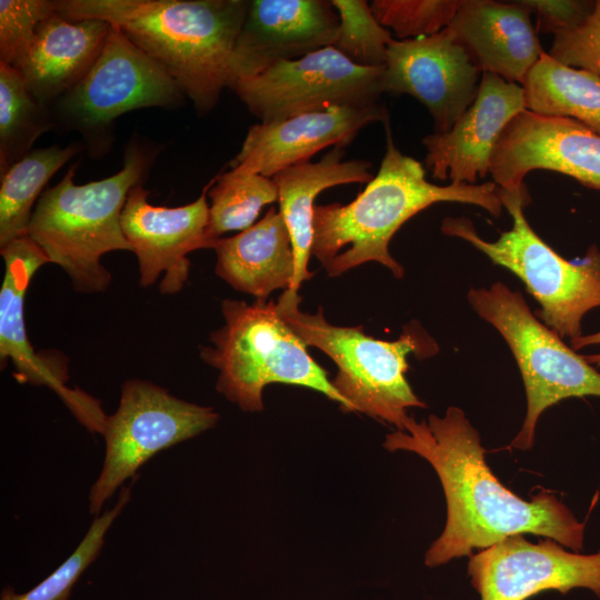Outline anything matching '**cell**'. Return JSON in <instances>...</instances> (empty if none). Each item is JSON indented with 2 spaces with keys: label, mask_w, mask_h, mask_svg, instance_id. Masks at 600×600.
<instances>
[{
  "label": "cell",
  "mask_w": 600,
  "mask_h": 600,
  "mask_svg": "<svg viewBox=\"0 0 600 600\" xmlns=\"http://www.w3.org/2000/svg\"><path fill=\"white\" fill-rule=\"evenodd\" d=\"M382 446L390 452L419 454L442 484L447 521L424 554L427 567L524 533L552 539L577 552L582 549L586 523L548 490L526 501L504 487L487 464L480 436L460 408L449 407L443 417L431 414L428 421L410 417L403 431L387 434Z\"/></svg>",
  "instance_id": "cell-1"
},
{
  "label": "cell",
  "mask_w": 600,
  "mask_h": 600,
  "mask_svg": "<svg viewBox=\"0 0 600 600\" xmlns=\"http://www.w3.org/2000/svg\"><path fill=\"white\" fill-rule=\"evenodd\" d=\"M244 0H60L71 21L99 19L121 30L191 99L210 112L231 79V59L244 22Z\"/></svg>",
  "instance_id": "cell-2"
},
{
  "label": "cell",
  "mask_w": 600,
  "mask_h": 600,
  "mask_svg": "<svg viewBox=\"0 0 600 600\" xmlns=\"http://www.w3.org/2000/svg\"><path fill=\"white\" fill-rule=\"evenodd\" d=\"M387 148L379 171L348 204L313 208V254L331 277L376 261L396 278L403 268L390 254L389 243L404 222L438 202L474 204L498 218L502 202L494 182L439 186L426 179L422 164L394 144L389 120Z\"/></svg>",
  "instance_id": "cell-3"
},
{
  "label": "cell",
  "mask_w": 600,
  "mask_h": 600,
  "mask_svg": "<svg viewBox=\"0 0 600 600\" xmlns=\"http://www.w3.org/2000/svg\"><path fill=\"white\" fill-rule=\"evenodd\" d=\"M148 164V154L130 147L116 174L76 184L73 164L58 184L46 189L39 198L27 234L50 263L64 271L77 292L106 291L111 274L101 257L111 251H131L122 231L121 213L130 190L140 183Z\"/></svg>",
  "instance_id": "cell-4"
},
{
  "label": "cell",
  "mask_w": 600,
  "mask_h": 600,
  "mask_svg": "<svg viewBox=\"0 0 600 600\" xmlns=\"http://www.w3.org/2000/svg\"><path fill=\"white\" fill-rule=\"evenodd\" d=\"M300 302L298 291L286 290L277 301L278 313L307 347L318 348L336 363L331 382L344 401L342 411L360 412L403 431L410 419L407 410L426 407L407 380L408 356H431L436 343L419 326H407L393 341L376 339L362 326L331 324L321 308L303 312Z\"/></svg>",
  "instance_id": "cell-5"
},
{
  "label": "cell",
  "mask_w": 600,
  "mask_h": 600,
  "mask_svg": "<svg viewBox=\"0 0 600 600\" xmlns=\"http://www.w3.org/2000/svg\"><path fill=\"white\" fill-rule=\"evenodd\" d=\"M221 311L224 324L210 334L212 346L200 347V357L218 370L216 389L229 401L259 412L264 388L286 383L321 392L344 408L328 372L279 316L277 302L226 299Z\"/></svg>",
  "instance_id": "cell-6"
},
{
  "label": "cell",
  "mask_w": 600,
  "mask_h": 600,
  "mask_svg": "<svg viewBox=\"0 0 600 600\" xmlns=\"http://www.w3.org/2000/svg\"><path fill=\"white\" fill-rule=\"evenodd\" d=\"M498 193L512 218V227L496 241L481 238L466 217H448L441 231L460 238L483 252L494 264L516 274L538 301V317L560 338L582 334L581 321L591 309L600 307V250L592 244L584 257L566 260L530 227L524 207L530 202L527 188Z\"/></svg>",
  "instance_id": "cell-7"
},
{
  "label": "cell",
  "mask_w": 600,
  "mask_h": 600,
  "mask_svg": "<svg viewBox=\"0 0 600 600\" xmlns=\"http://www.w3.org/2000/svg\"><path fill=\"white\" fill-rule=\"evenodd\" d=\"M468 300L507 341L522 376L527 414L509 448L532 447L537 421L547 408L568 398L600 397V373L539 321L520 292L498 281L470 289Z\"/></svg>",
  "instance_id": "cell-8"
},
{
  "label": "cell",
  "mask_w": 600,
  "mask_h": 600,
  "mask_svg": "<svg viewBox=\"0 0 600 600\" xmlns=\"http://www.w3.org/2000/svg\"><path fill=\"white\" fill-rule=\"evenodd\" d=\"M218 420L211 407L179 399L148 380H127L117 410L106 417L102 427L106 454L90 489V513L97 517L106 501L151 457L213 428Z\"/></svg>",
  "instance_id": "cell-9"
},
{
  "label": "cell",
  "mask_w": 600,
  "mask_h": 600,
  "mask_svg": "<svg viewBox=\"0 0 600 600\" xmlns=\"http://www.w3.org/2000/svg\"><path fill=\"white\" fill-rule=\"evenodd\" d=\"M383 68L352 63L334 47L274 63L229 88L261 123L332 106L380 103Z\"/></svg>",
  "instance_id": "cell-10"
},
{
  "label": "cell",
  "mask_w": 600,
  "mask_h": 600,
  "mask_svg": "<svg viewBox=\"0 0 600 600\" xmlns=\"http://www.w3.org/2000/svg\"><path fill=\"white\" fill-rule=\"evenodd\" d=\"M183 96L167 71L111 26L91 68L56 102L63 122L87 133L134 109L172 107Z\"/></svg>",
  "instance_id": "cell-11"
},
{
  "label": "cell",
  "mask_w": 600,
  "mask_h": 600,
  "mask_svg": "<svg viewBox=\"0 0 600 600\" xmlns=\"http://www.w3.org/2000/svg\"><path fill=\"white\" fill-rule=\"evenodd\" d=\"M482 72L457 40L440 32L392 40L383 67L384 93L409 94L430 112L434 132L449 131L474 101Z\"/></svg>",
  "instance_id": "cell-12"
},
{
  "label": "cell",
  "mask_w": 600,
  "mask_h": 600,
  "mask_svg": "<svg viewBox=\"0 0 600 600\" xmlns=\"http://www.w3.org/2000/svg\"><path fill=\"white\" fill-rule=\"evenodd\" d=\"M4 276L0 288V360L11 361L21 383L53 390L89 429L101 423L104 413L99 402L80 390L68 388V366L58 353H40L31 346L24 322V297L36 272L50 263L43 250L28 236L0 248Z\"/></svg>",
  "instance_id": "cell-13"
},
{
  "label": "cell",
  "mask_w": 600,
  "mask_h": 600,
  "mask_svg": "<svg viewBox=\"0 0 600 600\" xmlns=\"http://www.w3.org/2000/svg\"><path fill=\"white\" fill-rule=\"evenodd\" d=\"M551 170L600 190V133L564 117L524 110L504 128L489 174L503 190H520L532 170Z\"/></svg>",
  "instance_id": "cell-14"
},
{
  "label": "cell",
  "mask_w": 600,
  "mask_h": 600,
  "mask_svg": "<svg viewBox=\"0 0 600 600\" xmlns=\"http://www.w3.org/2000/svg\"><path fill=\"white\" fill-rule=\"evenodd\" d=\"M471 584L481 600H528L546 590L590 589L600 598V550L569 552L552 539L531 543L522 534L471 554Z\"/></svg>",
  "instance_id": "cell-15"
},
{
  "label": "cell",
  "mask_w": 600,
  "mask_h": 600,
  "mask_svg": "<svg viewBox=\"0 0 600 600\" xmlns=\"http://www.w3.org/2000/svg\"><path fill=\"white\" fill-rule=\"evenodd\" d=\"M210 182L193 202L180 207L153 206L149 191L134 186L121 213L123 234L138 260L139 283L150 287L161 278L159 291L174 294L189 278L192 251L213 248L216 240L209 231Z\"/></svg>",
  "instance_id": "cell-16"
},
{
  "label": "cell",
  "mask_w": 600,
  "mask_h": 600,
  "mask_svg": "<svg viewBox=\"0 0 600 600\" xmlns=\"http://www.w3.org/2000/svg\"><path fill=\"white\" fill-rule=\"evenodd\" d=\"M339 16L328 0H251L236 41L230 83L277 62L333 46Z\"/></svg>",
  "instance_id": "cell-17"
},
{
  "label": "cell",
  "mask_w": 600,
  "mask_h": 600,
  "mask_svg": "<svg viewBox=\"0 0 600 600\" xmlns=\"http://www.w3.org/2000/svg\"><path fill=\"white\" fill-rule=\"evenodd\" d=\"M388 120L381 103L332 106L283 120L250 127L230 168L272 178L289 167L308 162L320 150L347 147L368 124Z\"/></svg>",
  "instance_id": "cell-18"
},
{
  "label": "cell",
  "mask_w": 600,
  "mask_h": 600,
  "mask_svg": "<svg viewBox=\"0 0 600 600\" xmlns=\"http://www.w3.org/2000/svg\"><path fill=\"white\" fill-rule=\"evenodd\" d=\"M527 110L521 84L482 72L472 104L447 132L422 139L426 166L437 180L476 184L489 174L494 147L508 123Z\"/></svg>",
  "instance_id": "cell-19"
},
{
  "label": "cell",
  "mask_w": 600,
  "mask_h": 600,
  "mask_svg": "<svg viewBox=\"0 0 600 600\" xmlns=\"http://www.w3.org/2000/svg\"><path fill=\"white\" fill-rule=\"evenodd\" d=\"M522 1L462 0L449 28L481 72L522 84L544 52Z\"/></svg>",
  "instance_id": "cell-20"
},
{
  "label": "cell",
  "mask_w": 600,
  "mask_h": 600,
  "mask_svg": "<svg viewBox=\"0 0 600 600\" xmlns=\"http://www.w3.org/2000/svg\"><path fill=\"white\" fill-rule=\"evenodd\" d=\"M111 24L99 19L71 21L56 11L42 20L20 71L33 98L56 102L88 72L100 54Z\"/></svg>",
  "instance_id": "cell-21"
},
{
  "label": "cell",
  "mask_w": 600,
  "mask_h": 600,
  "mask_svg": "<svg viewBox=\"0 0 600 600\" xmlns=\"http://www.w3.org/2000/svg\"><path fill=\"white\" fill-rule=\"evenodd\" d=\"M212 249L217 256L216 274L237 291L267 300L272 291L293 287V246L274 207L250 228L217 239Z\"/></svg>",
  "instance_id": "cell-22"
},
{
  "label": "cell",
  "mask_w": 600,
  "mask_h": 600,
  "mask_svg": "<svg viewBox=\"0 0 600 600\" xmlns=\"http://www.w3.org/2000/svg\"><path fill=\"white\" fill-rule=\"evenodd\" d=\"M344 148L333 147L317 162H303L272 177L279 192V211L289 230L296 263L293 287L298 291L313 272L308 268L313 240V208L323 190L349 183H368L372 164L366 160H343Z\"/></svg>",
  "instance_id": "cell-23"
},
{
  "label": "cell",
  "mask_w": 600,
  "mask_h": 600,
  "mask_svg": "<svg viewBox=\"0 0 600 600\" xmlns=\"http://www.w3.org/2000/svg\"><path fill=\"white\" fill-rule=\"evenodd\" d=\"M526 108L574 119L600 133V78L564 66L543 52L522 82Z\"/></svg>",
  "instance_id": "cell-24"
},
{
  "label": "cell",
  "mask_w": 600,
  "mask_h": 600,
  "mask_svg": "<svg viewBox=\"0 0 600 600\" xmlns=\"http://www.w3.org/2000/svg\"><path fill=\"white\" fill-rule=\"evenodd\" d=\"M80 151L79 144L31 150L1 172L0 248L26 236L33 209L52 176Z\"/></svg>",
  "instance_id": "cell-25"
},
{
  "label": "cell",
  "mask_w": 600,
  "mask_h": 600,
  "mask_svg": "<svg viewBox=\"0 0 600 600\" xmlns=\"http://www.w3.org/2000/svg\"><path fill=\"white\" fill-rule=\"evenodd\" d=\"M51 127L47 106L33 98L20 71L0 62L1 172L28 154L38 137Z\"/></svg>",
  "instance_id": "cell-26"
},
{
  "label": "cell",
  "mask_w": 600,
  "mask_h": 600,
  "mask_svg": "<svg viewBox=\"0 0 600 600\" xmlns=\"http://www.w3.org/2000/svg\"><path fill=\"white\" fill-rule=\"evenodd\" d=\"M208 197L209 231L217 240L253 226L261 209L278 201L279 192L272 178L230 169L210 181Z\"/></svg>",
  "instance_id": "cell-27"
},
{
  "label": "cell",
  "mask_w": 600,
  "mask_h": 600,
  "mask_svg": "<svg viewBox=\"0 0 600 600\" xmlns=\"http://www.w3.org/2000/svg\"><path fill=\"white\" fill-rule=\"evenodd\" d=\"M129 500L130 489L123 487L116 504L96 517L82 541L62 564L28 592L4 589L0 600H68L80 576L99 554L108 529Z\"/></svg>",
  "instance_id": "cell-28"
},
{
  "label": "cell",
  "mask_w": 600,
  "mask_h": 600,
  "mask_svg": "<svg viewBox=\"0 0 600 600\" xmlns=\"http://www.w3.org/2000/svg\"><path fill=\"white\" fill-rule=\"evenodd\" d=\"M339 16L334 47L352 63L366 68H383L388 47L393 40L366 0H331Z\"/></svg>",
  "instance_id": "cell-29"
},
{
  "label": "cell",
  "mask_w": 600,
  "mask_h": 600,
  "mask_svg": "<svg viewBox=\"0 0 600 600\" xmlns=\"http://www.w3.org/2000/svg\"><path fill=\"white\" fill-rule=\"evenodd\" d=\"M462 0H373L377 21L401 40L436 34L449 27Z\"/></svg>",
  "instance_id": "cell-30"
},
{
  "label": "cell",
  "mask_w": 600,
  "mask_h": 600,
  "mask_svg": "<svg viewBox=\"0 0 600 600\" xmlns=\"http://www.w3.org/2000/svg\"><path fill=\"white\" fill-rule=\"evenodd\" d=\"M54 12L53 1H0V62L17 68L29 52L39 23Z\"/></svg>",
  "instance_id": "cell-31"
},
{
  "label": "cell",
  "mask_w": 600,
  "mask_h": 600,
  "mask_svg": "<svg viewBox=\"0 0 600 600\" xmlns=\"http://www.w3.org/2000/svg\"><path fill=\"white\" fill-rule=\"evenodd\" d=\"M548 54L556 61L600 78V0L578 26L553 34Z\"/></svg>",
  "instance_id": "cell-32"
},
{
  "label": "cell",
  "mask_w": 600,
  "mask_h": 600,
  "mask_svg": "<svg viewBox=\"0 0 600 600\" xmlns=\"http://www.w3.org/2000/svg\"><path fill=\"white\" fill-rule=\"evenodd\" d=\"M538 17L539 28L553 34L569 30L592 11L594 1L582 0H521Z\"/></svg>",
  "instance_id": "cell-33"
},
{
  "label": "cell",
  "mask_w": 600,
  "mask_h": 600,
  "mask_svg": "<svg viewBox=\"0 0 600 600\" xmlns=\"http://www.w3.org/2000/svg\"><path fill=\"white\" fill-rule=\"evenodd\" d=\"M600 344V331L591 334H581L580 337L570 340V346L573 350H579L589 346ZM589 364L600 367V353L583 356Z\"/></svg>",
  "instance_id": "cell-34"
}]
</instances>
